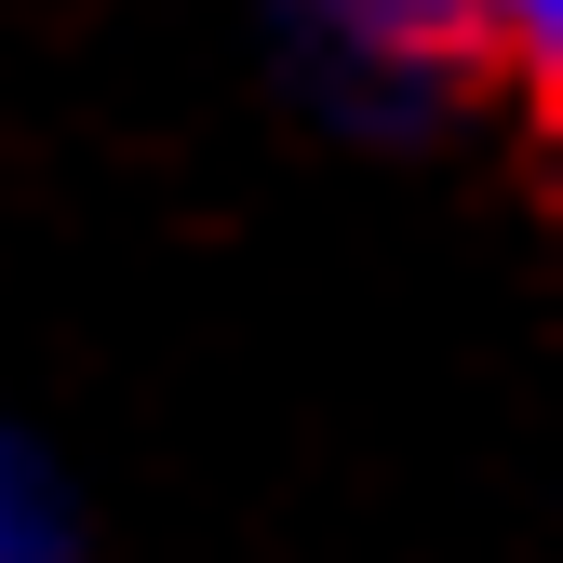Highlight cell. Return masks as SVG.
<instances>
[{"label": "cell", "instance_id": "2", "mask_svg": "<svg viewBox=\"0 0 563 563\" xmlns=\"http://www.w3.org/2000/svg\"><path fill=\"white\" fill-rule=\"evenodd\" d=\"M0 563H81V523H67V483L41 470V443L0 416Z\"/></svg>", "mask_w": 563, "mask_h": 563}, {"label": "cell", "instance_id": "1", "mask_svg": "<svg viewBox=\"0 0 563 563\" xmlns=\"http://www.w3.org/2000/svg\"><path fill=\"white\" fill-rule=\"evenodd\" d=\"M349 81H430L470 54V0H296Z\"/></svg>", "mask_w": 563, "mask_h": 563}, {"label": "cell", "instance_id": "3", "mask_svg": "<svg viewBox=\"0 0 563 563\" xmlns=\"http://www.w3.org/2000/svg\"><path fill=\"white\" fill-rule=\"evenodd\" d=\"M470 54L550 81V67H563V0H470Z\"/></svg>", "mask_w": 563, "mask_h": 563}]
</instances>
